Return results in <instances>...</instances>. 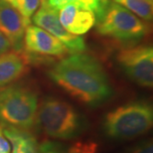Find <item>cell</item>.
<instances>
[{
  "label": "cell",
  "mask_w": 153,
  "mask_h": 153,
  "mask_svg": "<svg viewBox=\"0 0 153 153\" xmlns=\"http://www.w3.org/2000/svg\"><path fill=\"white\" fill-rule=\"evenodd\" d=\"M38 114V97L22 85L0 90V123L28 130L34 126Z\"/></svg>",
  "instance_id": "4"
},
{
  "label": "cell",
  "mask_w": 153,
  "mask_h": 153,
  "mask_svg": "<svg viewBox=\"0 0 153 153\" xmlns=\"http://www.w3.org/2000/svg\"><path fill=\"white\" fill-rule=\"evenodd\" d=\"M48 76L71 97L91 106L102 105L112 94L105 69L96 58L82 52L59 61Z\"/></svg>",
  "instance_id": "1"
},
{
  "label": "cell",
  "mask_w": 153,
  "mask_h": 153,
  "mask_svg": "<svg viewBox=\"0 0 153 153\" xmlns=\"http://www.w3.org/2000/svg\"><path fill=\"white\" fill-rule=\"evenodd\" d=\"M37 118L44 132L56 139H74L85 127L84 119L74 106L55 97H49L42 102Z\"/></svg>",
  "instance_id": "3"
},
{
  "label": "cell",
  "mask_w": 153,
  "mask_h": 153,
  "mask_svg": "<svg viewBox=\"0 0 153 153\" xmlns=\"http://www.w3.org/2000/svg\"><path fill=\"white\" fill-rule=\"evenodd\" d=\"M48 5L55 10H59L63 6L68 4H76L88 8L94 13L97 21L103 15L108 0H47Z\"/></svg>",
  "instance_id": "13"
},
{
  "label": "cell",
  "mask_w": 153,
  "mask_h": 153,
  "mask_svg": "<svg viewBox=\"0 0 153 153\" xmlns=\"http://www.w3.org/2000/svg\"><path fill=\"white\" fill-rule=\"evenodd\" d=\"M10 150V144L7 141V139L5 138V136L3 135L1 129L0 130V153H9Z\"/></svg>",
  "instance_id": "19"
},
{
  "label": "cell",
  "mask_w": 153,
  "mask_h": 153,
  "mask_svg": "<svg viewBox=\"0 0 153 153\" xmlns=\"http://www.w3.org/2000/svg\"><path fill=\"white\" fill-rule=\"evenodd\" d=\"M97 23L100 35L129 44L139 42L149 31L144 20L114 1L108 3L103 15Z\"/></svg>",
  "instance_id": "5"
},
{
  "label": "cell",
  "mask_w": 153,
  "mask_h": 153,
  "mask_svg": "<svg viewBox=\"0 0 153 153\" xmlns=\"http://www.w3.org/2000/svg\"><path fill=\"white\" fill-rule=\"evenodd\" d=\"M37 153H61V151L59 150V148H58L54 143L44 142L39 147Z\"/></svg>",
  "instance_id": "18"
},
{
  "label": "cell",
  "mask_w": 153,
  "mask_h": 153,
  "mask_svg": "<svg viewBox=\"0 0 153 153\" xmlns=\"http://www.w3.org/2000/svg\"><path fill=\"white\" fill-rule=\"evenodd\" d=\"M26 23L20 13L5 0H0V33L10 43L16 52L24 46Z\"/></svg>",
  "instance_id": "9"
},
{
  "label": "cell",
  "mask_w": 153,
  "mask_h": 153,
  "mask_svg": "<svg viewBox=\"0 0 153 153\" xmlns=\"http://www.w3.org/2000/svg\"><path fill=\"white\" fill-rule=\"evenodd\" d=\"M144 21L152 20V0H111Z\"/></svg>",
  "instance_id": "14"
},
{
  "label": "cell",
  "mask_w": 153,
  "mask_h": 153,
  "mask_svg": "<svg viewBox=\"0 0 153 153\" xmlns=\"http://www.w3.org/2000/svg\"><path fill=\"white\" fill-rule=\"evenodd\" d=\"M29 60L19 52H6L0 55V87L21 78L28 70Z\"/></svg>",
  "instance_id": "11"
},
{
  "label": "cell",
  "mask_w": 153,
  "mask_h": 153,
  "mask_svg": "<svg viewBox=\"0 0 153 153\" xmlns=\"http://www.w3.org/2000/svg\"><path fill=\"white\" fill-rule=\"evenodd\" d=\"M117 63L128 78L144 88L153 85V49L151 46H135L121 50Z\"/></svg>",
  "instance_id": "6"
},
{
  "label": "cell",
  "mask_w": 153,
  "mask_h": 153,
  "mask_svg": "<svg viewBox=\"0 0 153 153\" xmlns=\"http://www.w3.org/2000/svg\"><path fill=\"white\" fill-rule=\"evenodd\" d=\"M10 47H11V45H10V43H9V41L0 33V55L8 52Z\"/></svg>",
  "instance_id": "20"
},
{
  "label": "cell",
  "mask_w": 153,
  "mask_h": 153,
  "mask_svg": "<svg viewBox=\"0 0 153 153\" xmlns=\"http://www.w3.org/2000/svg\"><path fill=\"white\" fill-rule=\"evenodd\" d=\"M2 133L12 144L13 153H37L39 149L36 137L26 129L2 125Z\"/></svg>",
  "instance_id": "12"
},
{
  "label": "cell",
  "mask_w": 153,
  "mask_h": 153,
  "mask_svg": "<svg viewBox=\"0 0 153 153\" xmlns=\"http://www.w3.org/2000/svg\"><path fill=\"white\" fill-rule=\"evenodd\" d=\"M5 1H7V0H5Z\"/></svg>",
  "instance_id": "22"
},
{
  "label": "cell",
  "mask_w": 153,
  "mask_h": 153,
  "mask_svg": "<svg viewBox=\"0 0 153 153\" xmlns=\"http://www.w3.org/2000/svg\"><path fill=\"white\" fill-rule=\"evenodd\" d=\"M33 22L36 26L46 30L62 42L71 53H82L85 50V44L82 38L71 34L64 28L59 20L58 11L48 5L47 0H41L40 8L33 15Z\"/></svg>",
  "instance_id": "7"
},
{
  "label": "cell",
  "mask_w": 153,
  "mask_h": 153,
  "mask_svg": "<svg viewBox=\"0 0 153 153\" xmlns=\"http://www.w3.org/2000/svg\"><path fill=\"white\" fill-rule=\"evenodd\" d=\"M57 11L64 28L76 36L88 33L97 23V17L94 12L79 5L68 4Z\"/></svg>",
  "instance_id": "10"
},
{
  "label": "cell",
  "mask_w": 153,
  "mask_h": 153,
  "mask_svg": "<svg viewBox=\"0 0 153 153\" xmlns=\"http://www.w3.org/2000/svg\"><path fill=\"white\" fill-rule=\"evenodd\" d=\"M97 144L94 141H78L69 149V153H97Z\"/></svg>",
  "instance_id": "16"
},
{
  "label": "cell",
  "mask_w": 153,
  "mask_h": 153,
  "mask_svg": "<svg viewBox=\"0 0 153 153\" xmlns=\"http://www.w3.org/2000/svg\"><path fill=\"white\" fill-rule=\"evenodd\" d=\"M130 153H153V144L151 140H146L133 148Z\"/></svg>",
  "instance_id": "17"
},
{
  "label": "cell",
  "mask_w": 153,
  "mask_h": 153,
  "mask_svg": "<svg viewBox=\"0 0 153 153\" xmlns=\"http://www.w3.org/2000/svg\"><path fill=\"white\" fill-rule=\"evenodd\" d=\"M23 17L26 25L29 26L30 20L37 11L41 0H7Z\"/></svg>",
  "instance_id": "15"
},
{
  "label": "cell",
  "mask_w": 153,
  "mask_h": 153,
  "mask_svg": "<svg viewBox=\"0 0 153 153\" xmlns=\"http://www.w3.org/2000/svg\"><path fill=\"white\" fill-rule=\"evenodd\" d=\"M24 46L28 54L50 57H63L69 53L62 42L38 26H27L24 34Z\"/></svg>",
  "instance_id": "8"
},
{
  "label": "cell",
  "mask_w": 153,
  "mask_h": 153,
  "mask_svg": "<svg viewBox=\"0 0 153 153\" xmlns=\"http://www.w3.org/2000/svg\"><path fill=\"white\" fill-rule=\"evenodd\" d=\"M1 129H2V124L0 123V130H1Z\"/></svg>",
  "instance_id": "21"
},
{
  "label": "cell",
  "mask_w": 153,
  "mask_h": 153,
  "mask_svg": "<svg viewBox=\"0 0 153 153\" xmlns=\"http://www.w3.org/2000/svg\"><path fill=\"white\" fill-rule=\"evenodd\" d=\"M152 123V105L147 102L137 100L109 111L105 117L103 128L111 138L129 140L148 132Z\"/></svg>",
  "instance_id": "2"
}]
</instances>
